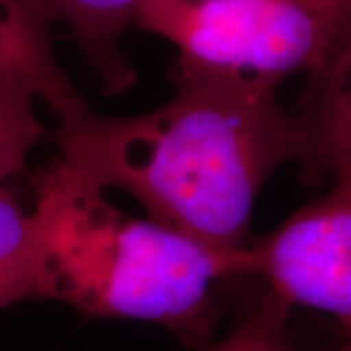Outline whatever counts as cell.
I'll list each match as a JSON object with an SVG mask.
<instances>
[{
    "label": "cell",
    "mask_w": 351,
    "mask_h": 351,
    "mask_svg": "<svg viewBox=\"0 0 351 351\" xmlns=\"http://www.w3.org/2000/svg\"><path fill=\"white\" fill-rule=\"evenodd\" d=\"M0 82L45 104L59 123L90 110L57 59L51 25L25 0H0Z\"/></svg>",
    "instance_id": "5b68a950"
},
{
    "label": "cell",
    "mask_w": 351,
    "mask_h": 351,
    "mask_svg": "<svg viewBox=\"0 0 351 351\" xmlns=\"http://www.w3.org/2000/svg\"><path fill=\"white\" fill-rule=\"evenodd\" d=\"M295 117L304 170L351 184V41L324 75L308 78Z\"/></svg>",
    "instance_id": "52a82bcc"
},
{
    "label": "cell",
    "mask_w": 351,
    "mask_h": 351,
    "mask_svg": "<svg viewBox=\"0 0 351 351\" xmlns=\"http://www.w3.org/2000/svg\"><path fill=\"white\" fill-rule=\"evenodd\" d=\"M135 25L180 59L283 82L338 61L351 41V0H145Z\"/></svg>",
    "instance_id": "3957f363"
},
{
    "label": "cell",
    "mask_w": 351,
    "mask_h": 351,
    "mask_svg": "<svg viewBox=\"0 0 351 351\" xmlns=\"http://www.w3.org/2000/svg\"><path fill=\"white\" fill-rule=\"evenodd\" d=\"M34 104L25 92L0 82V182L24 172L29 154L49 135Z\"/></svg>",
    "instance_id": "9c48e42d"
},
{
    "label": "cell",
    "mask_w": 351,
    "mask_h": 351,
    "mask_svg": "<svg viewBox=\"0 0 351 351\" xmlns=\"http://www.w3.org/2000/svg\"><path fill=\"white\" fill-rule=\"evenodd\" d=\"M174 94L151 112L92 110L59 123V158L149 219L217 252L248 246L254 205L283 164L301 158L295 112L274 78L176 59Z\"/></svg>",
    "instance_id": "6da1fadb"
},
{
    "label": "cell",
    "mask_w": 351,
    "mask_h": 351,
    "mask_svg": "<svg viewBox=\"0 0 351 351\" xmlns=\"http://www.w3.org/2000/svg\"><path fill=\"white\" fill-rule=\"evenodd\" d=\"M49 25L69 29L76 47L106 94H123L137 73L121 49L145 0H25Z\"/></svg>",
    "instance_id": "8992f818"
},
{
    "label": "cell",
    "mask_w": 351,
    "mask_h": 351,
    "mask_svg": "<svg viewBox=\"0 0 351 351\" xmlns=\"http://www.w3.org/2000/svg\"><path fill=\"white\" fill-rule=\"evenodd\" d=\"M36 295L29 211L0 182V311Z\"/></svg>",
    "instance_id": "ba28073f"
},
{
    "label": "cell",
    "mask_w": 351,
    "mask_h": 351,
    "mask_svg": "<svg viewBox=\"0 0 351 351\" xmlns=\"http://www.w3.org/2000/svg\"><path fill=\"white\" fill-rule=\"evenodd\" d=\"M287 304L271 293L242 314L228 336L203 351H297L287 332Z\"/></svg>",
    "instance_id": "30bf717a"
},
{
    "label": "cell",
    "mask_w": 351,
    "mask_h": 351,
    "mask_svg": "<svg viewBox=\"0 0 351 351\" xmlns=\"http://www.w3.org/2000/svg\"><path fill=\"white\" fill-rule=\"evenodd\" d=\"M248 252L250 276L276 299L332 314L351 332V184L334 182Z\"/></svg>",
    "instance_id": "277c9868"
},
{
    "label": "cell",
    "mask_w": 351,
    "mask_h": 351,
    "mask_svg": "<svg viewBox=\"0 0 351 351\" xmlns=\"http://www.w3.org/2000/svg\"><path fill=\"white\" fill-rule=\"evenodd\" d=\"M29 211L38 299L92 318L141 320L188 348L213 336L226 279L250 276L248 246L217 252L152 219L123 213L106 189L57 158L34 180Z\"/></svg>",
    "instance_id": "7a4b0ae2"
},
{
    "label": "cell",
    "mask_w": 351,
    "mask_h": 351,
    "mask_svg": "<svg viewBox=\"0 0 351 351\" xmlns=\"http://www.w3.org/2000/svg\"><path fill=\"white\" fill-rule=\"evenodd\" d=\"M339 351H351V341L350 343H348V346H346V348H341V350Z\"/></svg>",
    "instance_id": "8fae6325"
}]
</instances>
